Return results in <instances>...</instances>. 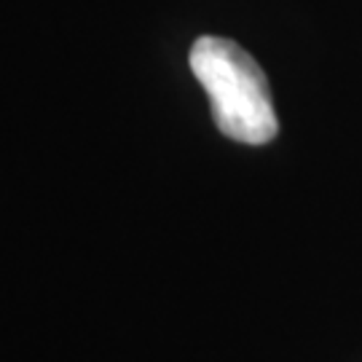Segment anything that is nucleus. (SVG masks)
<instances>
[{
	"mask_svg": "<svg viewBox=\"0 0 362 362\" xmlns=\"http://www.w3.org/2000/svg\"><path fill=\"white\" fill-rule=\"evenodd\" d=\"M191 70L204 86L218 129L236 143L263 145L276 137L272 89L260 65L228 38L204 35L191 46Z\"/></svg>",
	"mask_w": 362,
	"mask_h": 362,
	"instance_id": "f257e3e1",
	"label": "nucleus"
}]
</instances>
